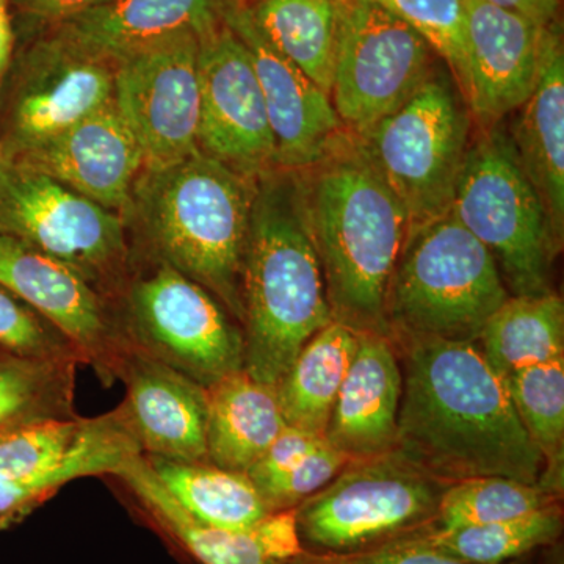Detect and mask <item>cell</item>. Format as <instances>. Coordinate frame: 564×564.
<instances>
[{
  "mask_svg": "<svg viewBox=\"0 0 564 564\" xmlns=\"http://www.w3.org/2000/svg\"><path fill=\"white\" fill-rule=\"evenodd\" d=\"M402 392V364L391 337L359 333L325 440L351 462L395 451Z\"/></svg>",
  "mask_w": 564,
  "mask_h": 564,
  "instance_id": "22",
  "label": "cell"
},
{
  "mask_svg": "<svg viewBox=\"0 0 564 564\" xmlns=\"http://www.w3.org/2000/svg\"><path fill=\"white\" fill-rule=\"evenodd\" d=\"M256 180L198 151L165 169L143 170L128 218L144 259L198 282L240 326Z\"/></svg>",
  "mask_w": 564,
  "mask_h": 564,
  "instance_id": "4",
  "label": "cell"
},
{
  "mask_svg": "<svg viewBox=\"0 0 564 564\" xmlns=\"http://www.w3.org/2000/svg\"><path fill=\"white\" fill-rule=\"evenodd\" d=\"M538 564H564L563 544L560 541L543 549V558Z\"/></svg>",
  "mask_w": 564,
  "mask_h": 564,
  "instance_id": "42",
  "label": "cell"
},
{
  "mask_svg": "<svg viewBox=\"0 0 564 564\" xmlns=\"http://www.w3.org/2000/svg\"><path fill=\"white\" fill-rule=\"evenodd\" d=\"M491 252L448 210L410 226L388 295L392 340L477 343L508 299Z\"/></svg>",
  "mask_w": 564,
  "mask_h": 564,
  "instance_id": "5",
  "label": "cell"
},
{
  "mask_svg": "<svg viewBox=\"0 0 564 564\" xmlns=\"http://www.w3.org/2000/svg\"><path fill=\"white\" fill-rule=\"evenodd\" d=\"M486 2L519 14L541 28H549L558 22L560 6H562V0H486Z\"/></svg>",
  "mask_w": 564,
  "mask_h": 564,
  "instance_id": "40",
  "label": "cell"
},
{
  "mask_svg": "<svg viewBox=\"0 0 564 564\" xmlns=\"http://www.w3.org/2000/svg\"><path fill=\"white\" fill-rule=\"evenodd\" d=\"M451 210L491 252L511 296L543 295L563 243L503 122L478 129Z\"/></svg>",
  "mask_w": 564,
  "mask_h": 564,
  "instance_id": "6",
  "label": "cell"
},
{
  "mask_svg": "<svg viewBox=\"0 0 564 564\" xmlns=\"http://www.w3.org/2000/svg\"><path fill=\"white\" fill-rule=\"evenodd\" d=\"M118 380L122 410L141 452L172 462H207L206 388L151 356L128 347Z\"/></svg>",
  "mask_w": 564,
  "mask_h": 564,
  "instance_id": "21",
  "label": "cell"
},
{
  "mask_svg": "<svg viewBox=\"0 0 564 564\" xmlns=\"http://www.w3.org/2000/svg\"><path fill=\"white\" fill-rule=\"evenodd\" d=\"M0 350L31 361L85 364L76 344L50 318L0 285Z\"/></svg>",
  "mask_w": 564,
  "mask_h": 564,
  "instance_id": "35",
  "label": "cell"
},
{
  "mask_svg": "<svg viewBox=\"0 0 564 564\" xmlns=\"http://www.w3.org/2000/svg\"><path fill=\"white\" fill-rule=\"evenodd\" d=\"M510 135L540 193L556 239L564 236V47L560 22L549 28L540 79L518 110Z\"/></svg>",
  "mask_w": 564,
  "mask_h": 564,
  "instance_id": "24",
  "label": "cell"
},
{
  "mask_svg": "<svg viewBox=\"0 0 564 564\" xmlns=\"http://www.w3.org/2000/svg\"><path fill=\"white\" fill-rule=\"evenodd\" d=\"M0 529H2V527H0Z\"/></svg>",
  "mask_w": 564,
  "mask_h": 564,
  "instance_id": "44",
  "label": "cell"
},
{
  "mask_svg": "<svg viewBox=\"0 0 564 564\" xmlns=\"http://www.w3.org/2000/svg\"><path fill=\"white\" fill-rule=\"evenodd\" d=\"M77 362L31 361L0 355V433L31 423L69 419Z\"/></svg>",
  "mask_w": 564,
  "mask_h": 564,
  "instance_id": "32",
  "label": "cell"
},
{
  "mask_svg": "<svg viewBox=\"0 0 564 564\" xmlns=\"http://www.w3.org/2000/svg\"><path fill=\"white\" fill-rule=\"evenodd\" d=\"M113 98V63L47 28L21 52L11 91L6 159L39 147Z\"/></svg>",
  "mask_w": 564,
  "mask_h": 564,
  "instance_id": "13",
  "label": "cell"
},
{
  "mask_svg": "<svg viewBox=\"0 0 564 564\" xmlns=\"http://www.w3.org/2000/svg\"><path fill=\"white\" fill-rule=\"evenodd\" d=\"M350 462L347 455L325 440L310 455L304 456L302 462L267 485L259 494L270 513L295 510L307 497L314 496L333 481Z\"/></svg>",
  "mask_w": 564,
  "mask_h": 564,
  "instance_id": "36",
  "label": "cell"
},
{
  "mask_svg": "<svg viewBox=\"0 0 564 564\" xmlns=\"http://www.w3.org/2000/svg\"><path fill=\"white\" fill-rule=\"evenodd\" d=\"M128 220L144 163L113 101L32 150L9 158Z\"/></svg>",
  "mask_w": 564,
  "mask_h": 564,
  "instance_id": "18",
  "label": "cell"
},
{
  "mask_svg": "<svg viewBox=\"0 0 564 564\" xmlns=\"http://www.w3.org/2000/svg\"><path fill=\"white\" fill-rule=\"evenodd\" d=\"M147 456V455H144ZM166 491L202 524L243 530L272 514L247 473L147 456Z\"/></svg>",
  "mask_w": 564,
  "mask_h": 564,
  "instance_id": "29",
  "label": "cell"
},
{
  "mask_svg": "<svg viewBox=\"0 0 564 564\" xmlns=\"http://www.w3.org/2000/svg\"><path fill=\"white\" fill-rule=\"evenodd\" d=\"M556 503H562V497L545 491L540 485L505 477L467 478L445 489L436 516L426 525L458 529L492 524L521 518Z\"/></svg>",
  "mask_w": 564,
  "mask_h": 564,
  "instance_id": "33",
  "label": "cell"
},
{
  "mask_svg": "<svg viewBox=\"0 0 564 564\" xmlns=\"http://www.w3.org/2000/svg\"><path fill=\"white\" fill-rule=\"evenodd\" d=\"M206 395L207 462L247 473L288 426L276 388L243 369L212 384Z\"/></svg>",
  "mask_w": 564,
  "mask_h": 564,
  "instance_id": "25",
  "label": "cell"
},
{
  "mask_svg": "<svg viewBox=\"0 0 564 564\" xmlns=\"http://www.w3.org/2000/svg\"><path fill=\"white\" fill-rule=\"evenodd\" d=\"M503 381L516 413L543 455L540 486L563 497L564 356L525 367Z\"/></svg>",
  "mask_w": 564,
  "mask_h": 564,
  "instance_id": "31",
  "label": "cell"
},
{
  "mask_svg": "<svg viewBox=\"0 0 564 564\" xmlns=\"http://www.w3.org/2000/svg\"><path fill=\"white\" fill-rule=\"evenodd\" d=\"M141 454L121 404L96 417L77 414L0 433V474L20 480L41 502L77 478L117 477Z\"/></svg>",
  "mask_w": 564,
  "mask_h": 564,
  "instance_id": "15",
  "label": "cell"
},
{
  "mask_svg": "<svg viewBox=\"0 0 564 564\" xmlns=\"http://www.w3.org/2000/svg\"><path fill=\"white\" fill-rule=\"evenodd\" d=\"M500 378L564 356V303L555 292L510 296L486 322L477 339Z\"/></svg>",
  "mask_w": 564,
  "mask_h": 564,
  "instance_id": "28",
  "label": "cell"
},
{
  "mask_svg": "<svg viewBox=\"0 0 564 564\" xmlns=\"http://www.w3.org/2000/svg\"><path fill=\"white\" fill-rule=\"evenodd\" d=\"M393 344L403 373L395 441L403 458L451 485L478 477L540 485L543 455L477 343Z\"/></svg>",
  "mask_w": 564,
  "mask_h": 564,
  "instance_id": "1",
  "label": "cell"
},
{
  "mask_svg": "<svg viewBox=\"0 0 564 564\" xmlns=\"http://www.w3.org/2000/svg\"><path fill=\"white\" fill-rule=\"evenodd\" d=\"M226 22L250 52L276 144L278 169L303 170L314 165L345 131L332 98L262 39L242 0Z\"/></svg>",
  "mask_w": 564,
  "mask_h": 564,
  "instance_id": "19",
  "label": "cell"
},
{
  "mask_svg": "<svg viewBox=\"0 0 564 564\" xmlns=\"http://www.w3.org/2000/svg\"><path fill=\"white\" fill-rule=\"evenodd\" d=\"M144 513L202 564H289L303 552L295 511H278L243 530L202 524L166 491L147 456L133 458L117 475Z\"/></svg>",
  "mask_w": 564,
  "mask_h": 564,
  "instance_id": "20",
  "label": "cell"
},
{
  "mask_svg": "<svg viewBox=\"0 0 564 564\" xmlns=\"http://www.w3.org/2000/svg\"><path fill=\"white\" fill-rule=\"evenodd\" d=\"M448 486L397 451L355 459L293 510L303 551L350 554L402 538L433 521Z\"/></svg>",
  "mask_w": 564,
  "mask_h": 564,
  "instance_id": "8",
  "label": "cell"
},
{
  "mask_svg": "<svg viewBox=\"0 0 564 564\" xmlns=\"http://www.w3.org/2000/svg\"><path fill=\"white\" fill-rule=\"evenodd\" d=\"M0 234L69 267L110 304L132 272L122 215L7 159L0 169Z\"/></svg>",
  "mask_w": 564,
  "mask_h": 564,
  "instance_id": "10",
  "label": "cell"
},
{
  "mask_svg": "<svg viewBox=\"0 0 564 564\" xmlns=\"http://www.w3.org/2000/svg\"><path fill=\"white\" fill-rule=\"evenodd\" d=\"M562 503L485 525L437 529L423 525L404 534L441 554L469 564H507L543 551L562 538Z\"/></svg>",
  "mask_w": 564,
  "mask_h": 564,
  "instance_id": "30",
  "label": "cell"
},
{
  "mask_svg": "<svg viewBox=\"0 0 564 564\" xmlns=\"http://www.w3.org/2000/svg\"><path fill=\"white\" fill-rule=\"evenodd\" d=\"M239 0H109L51 25L85 51L113 63L148 44L225 24Z\"/></svg>",
  "mask_w": 564,
  "mask_h": 564,
  "instance_id": "23",
  "label": "cell"
},
{
  "mask_svg": "<svg viewBox=\"0 0 564 564\" xmlns=\"http://www.w3.org/2000/svg\"><path fill=\"white\" fill-rule=\"evenodd\" d=\"M133 263L111 300L128 347L172 367L203 388L245 369V339L223 304L169 263Z\"/></svg>",
  "mask_w": 564,
  "mask_h": 564,
  "instance_id": "7",
  "label": "cell"
},
{
  "mask_svg": "<svg viewBox=\"0 0 564 564\" xmlns=\"http://www.w3.org/2000/svg\"><path fill=\"white\" fill-rule=\"evenodd\" d=\"M323 441L325 436L288 425L267 448L265 454L247 470V475L259 492L302 462L304 456L310 455Z\"/></svg>",
  "mask_w": 564,
  "mask_h": 564,
  "instance_id": "38",
  "label": "cell"
},
{
  "mask_svg": "<svg viewBox=\"0 0 564 564\" xmlns=\"http://www.w3.org/2000/svg\"><path fill=\"white\" fill-rule=\"evenodd\" d=\"M293 172L334 321L391 337L386 295L411 226L402 202L348 129L314 165Z\"/></svg>",
  "mask_w": 564,
  "mask_h": 564,
  "instance_id": "2",
  "label": "cell"
},
{
  "mask_svg": "<svg viewBox=\"0 0 564 564\" xmlns=\"http://www.w3.org/2000/svg\"><path fill=\"white\" fill-rule=\"evenodd\" d=\"M242 2L262 39L332 95L337 51L352 0Z\"/></svg>",
  "mask_w": 564,
  "mask_h": 564,
  "instance_id": "26",
  "label": "cell"
},
{
  "mask_svg": "<svg viewBox=\"0 0 564 564\" xmlns=\"http://www.w3.org/2000/svg\"><path fill=\"white\" fill-rule=\"evenodd\" d=\"M530 556V555H529ZM524 558L507 564H529ZM289 564H469L441 554L429 545L419 543L410 536L397 538L389 543L350 552V554H314L303 551Z\"/></svg>",
  "mask_w": 564,
  "mask_h": 564,
  "instance_id": "37",
  "label": "cell"
},
{
  "mask_svg": "<svg viewBox=\"0 0 564 564\" xmlns=\"http://www.w3.org/2000/svg\"><path fill=\"white\" fill-rule=\"evenodd\" d=\"M198 68L199 151L252 180L278 169L250 52L228 22L199 36Z\"/></svg>",
  "mask_w": 564,
  "mask_h": 564,
  "instance_id": "14",
  "label": "cell"
},
{
  "mask_svg": "<svg viewBox=\"0 0 564 564\" xmlns=\"http://www.w3.org/2000/svg\"><path fill=\"white\" fill-rule=\"evenodd\" d=\"M406 22L451 70L459 91L466 77V0H372Z\"/></svg>",
  "mask_w": 564,
  "mask_h": 564,
  "instance_id": "34",
  "label": "cell"
},
{
  "mask_svg": "<svg viewBox=\"0 0 564 564\" xmlns=\"http://www.w3.org/2000/svg\"><path fill=\"white\" fill-rule=\"evenodd\" d=\"M549 28L486 0H466L462 95L478 129L503 122L532 95L543 66Z\"/></svg>",
  "mask_w": 564,
  "mask_h": 564,
  "instance_id": "17",
  "label": "cell"
},
{
  "mask_svg": "<svg viewBox=\"0 0 564 564\" xmlns=\"http://www.w3.org/2000/svg\"><path fill=\"white\" fill-rule=\"evenodd\" d=\"M437 61L406 22L372 0H352L329 95L345 129L356 135L369 132L421 90L441 65Z\"/></svg>",
  "mask_w": 564,
  "mask_h": 564,
  "instance_id": "11",
  "label": "cell"
},
{
  "mask_svg": "<svg viewBox=\"0 0 564 564\" xmlns=\"http://www.w3.org/2000/svg\"><path fill=\"white\" fill-rule=\"evenodd\" d=\"M245 370L276 386L304 345L334 322L293 170L256 180L243 278Z\"/></svg>",
  "mask_w": 564,
  "mask_h": 564,
  "instance_id": "3",
  "label": "cell"
},
{
  "mask_svg": "<svg viewBox=\"0 0 564 564\" xmlns=\"http://www.w3.org/2000/svg\"><path fill=\"white\" fill-rule=\"evenodd\" d=\"M0 285L55 323L102 384L118 380L128 344L109 300L90 282L31 245L0 234Z\"/></svg>",
  "mask_w": 564,
  "mask_h": 564,
  "instance_id": "16",
  "label": "cell"
},
{
  "mask_svg": "<svg viewBox=\"0 0 564 564\" xmlns=\"http://www.w3.org/2000/svg\"><path fill=\"white\" fill-rule=\"evenodd\" d=\"M199 36L181 33L148 44L113 65V101L129 126L143 170L199 151Z\"/></svg>",
  "mask_w": 564,
  "mask_h": 564,
  "instance_id": "12",
  "label": "cell"
},
{
  "mask_svg": "<svg viewBox=\"0 0 564 564\" xmlns=\"http://www.w3.org/2000/svg\"><path fill=\"white\" fill-rule=\"evenodd\" d=\"M473 122L451 70L440 65L410 101L359 135L411 226L451 210Z\"/></svg>",
  "mask_w": 564,
  "mask_h": 564,
  "instance_id": "9",
  "label": "cell"
},
{
  "mask_svg": "<svg viewBox=\"0 0 564 564\" xmlns=\"http://www.w3.org/2000/svg\"><path fill=\"white\" fill-rule=\"evenodd\" d=\"M358 343L359 333L334 321L304 345L274 386L289 426L325 436Z\"/></svg>",
  "mask_w": 564,
  "mask_h": 564,
  "instance_id": "27",
  "label": "cell"
},
{
  "mask_svg": "<svg viewBox=\"0 0 564 564\" xmlns=\"http://www.w3.org/2000/svg\"><path fill=\"white\" fill-rule=\"evenodd\" d=\"M6 163V148H3L2 137H0V169Z\"/></svg>",
  "mask_w": 564,
  "mask_h": 564,
  "instance_id": "43",
  "label": "cell"
},
{
  "mask_svg": "<svg viewBox=\"0 0 564 564\" xmlns=\"http://www.w3.org/2000/svg\"><path fill=\"white\" fill-rule=\"evenodd\" d=\"M18 13L39 24H61L109 0H9Z\"/></svg>",
  "mask_w": 564,
  "mask_h": 564,
  "instance_id": "39",
  "label": "cell"
},
{
  "mask_svg": "<svg viewBox=\"0 0 564 564\" xmlns=\"http://www.w3.org/2000/svg\"><path fill=\"white\" fill-rule=\"evenodd\" d=\"M14 58V29L9 0H0V80L9 74Z\"/></svg>",
  "mask_w": 564,
  "mask_h": 564,
  "instance_id": "41",
  "label": "cell"
}]
</instances>
